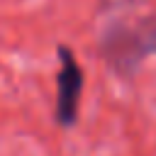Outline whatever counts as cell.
Returning a JSON list of instances; mask_svg holds the SVG:
<instances>
[{"label": "cell", "instance_id": "6da1fadb", "mask_svg": "<svg viewBox=\"0 0 156 156\" xmlns=\"http://www.w3.org/2000/svg\"><path fill=\"white\" fill-rule=\"evenodd\" d=\"M151 54H156V15L134 24L112 22L100 37V56L119 76H134Z\"/></svg>", "mask_w": 156, "mask_h": 156}, {"label": "cell", "instance_id": "7a4b0ae2", "mask_svg": "<svg viewBox=\"0 0 156 156\" xmlns=\"http://www.w3.org/2000/svg\"><path fill=\"white\" fill-rule=\"evenodd\" d=\"M58 76H56V122L61 127H71L78 117V105L83 95V68L76 58V54L68 46H58Z\"/></svg>", "mask_w": 156, "mask_h": 156}]
</instances>
